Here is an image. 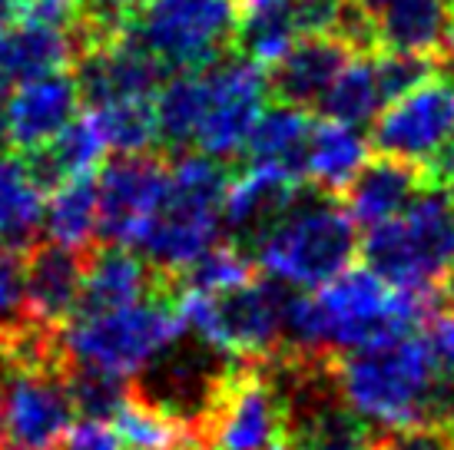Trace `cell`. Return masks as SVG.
Instances as JSON below:
<instances>
[{"label": "cell", "mask_w": 454, "mask_h": 450, "mask_svg": "<svg viewBox=\"0 0 454 450\" xmlns=\"http://www.w3.org/2000/svg\"><path fill=\"white\" fill-rule=\"evenodd\" d=\"M24 7H27V0H0V27L17 20V17L24 13Z\"/></svg>", "instance_id": "ab89813d"}, {"label": "cell", "mask_w": 454, "mask_h": 450, "mask_svg": "<svg viewBox=\"0 0 454 450\" xmlns=\"http://www.w3.org/2000/svg\"><path fill=\"white\" fill-rule=\"evenodd\" d=\"M379 450H454V438L438 421H431L404 431H388L385 438H379Z\"/></svg>", "instance_id": "d590c367"}, {"label": "cell", "mask_w": 454, "mask_h": 450, "mask_svg": "<svg viewBox=\"0 0 454 450\" xmlns=\"http://www.w3.org/2000/svg\"><path fill=\"white\" fill-rule=\"evenodd\" d=\"M312 133H316V123L309 120L302 106L278 103L272 110H265L255 126L249 150H246L249 163L278 169L292 179H305V156H309Z\"/></svg>", "instance_id": "d4e9b609"}, {"label": "cell", "mask_w": 454, "mask_h": 450, "mask_svg": "<svg viewBox=\"0 0 454 450\" xmlns=\"http://www.w3.org/2000/svg\"><path fill=\"white\" fill-rule=\"evenodd\" d=\"M129 30L169 70H209L239 40V0H146Z\"/></svg>", "instance_id": "ba28073f"}, {"label": "cell", "mask_w": 454, "mask_h": 450, "mask_svg": "<svg viewBox=\"0 0 454 450\" xmlns=\"http://www.w3.org/2000/svg\"><path fill=\"white\" fill-rule=\"evenodd\" d=\"M332 377L341 400L368 424L385 431L438 421L448 394L434 341L418 331L379 338L365 348L335 354Z\"/></svg>", "instance_id": "7a4b0ae2"}, {"label": "cell", "mask_w": 454, "mask_h": 450, "mask_svg": "<svg viewBox=\"0 0 454 450\" xmlns=\"http://www.w3.org/2000/svg\"><path fill=\"white\" fill-rule=\"evenodd\" d=\"M43 236L51 245L70 249L76 255L93 249L100 238V196L97 182L74 179L51 192L47 213H43Z\"/></svg>", "instance_id": "4316f807"}, {"label": "cell", "mask_w": 454, "mask_h": 450, "mask_svg": "<svg viewBox=\"0 0 454 450\" xmlns=\"http://www.w3.org/2000/svg\"><path fill=\"white\" fill-rule=\"evenodd\" d=\"M444 63L454 70V13H451V27H448V43H444Z\"/></svg>", "instance_id": "b9f144b4"}, {"label": "cell", "mask_w": 454, "mask_h": 450, "mask_svg": "<svg viewBox=\"0 0 454 450\" xmlns=\"http://www.w3.org/2000/svg\"><path fill=\"white\" fill-rule=\"evenodd\" d=\"M448 291H451V299H454V278H451V285H448Z\"/></svg>", "instance_id": "7dc6e473"}, {"label": "cell", "mask_w": 454, "mask_h": 450, "mask_svg": "<svg viewBox=\"0 0 454 450\" xmlns=\"http://www.w3.org/2000/svg\"><path fill=\"white\" fill-rule=\"evenodd\" d=\"M365 265L402 291H444L454 278V189H425L411 209L368 229Z\"/></svg>", "instance_id": "5b68a950"}, {"label": "cell", "mask_w": 454, "mask_h": 450, "mask_svg": "<svg viewBox=\"0 0 454 450\" xmlns=\"http://www.w3.org/2000/svg\"><path fill=\"white\" fill-rule=\"evenodd\" d=\"M64 377L67 388H70V398H74V407L80 417H116V411L129 400L133 391L127 388V381L116 375H103V371H93V368H74V364H64Z\"/></svg>", "instance_id": "d6a6232c"}, {"label": "cell", "mask_w": 454, "mask_h": 450, "mask_svg": "<svg viewBox=\"0 0 454 450\" xmlns=\"http://www.w3.org/2000/svg\"><path fill=\"white\" fill-rule=\"evenodd\" d=\"M442 291L391 288L368 265L348 268L316 295H292L286 351L335 358L402 331H418L438 312Z\"/></svg>", "instance_id": "6da1fadb"}, {"label": "cell", "mask_w": 454, "mask_h": 450, "mask_svg": "<svg viewBox=\"0 0 454 450\" xmlns=\"http://www.w3.org/2000/svg\"><path fill=\"white\" fill-rule=\"evenodd\" d=\"M302 40V27L295 20V4L269 7V11H249L239 24V50L253 63L276 66L286 53Z\"/></svg>", "instance_id": "4dcf8cb0"}, {"label": "cell", "mask_w": 454, "mask_h": 450, "mask_svg": "<svg viewBox=\"0 0 454 450\" xmlns=\"http://www.w3.org/2000/svg\"><path fill=\"white\" fill-rule=\"evenodd\" d=\"M206 70H186L166 80L156 89L153 106H156V126H160V143L169 150H186L200 139L202 120H206Z\"/></svg>", "instance_id": "83f0119b"}, {"label": "cell", "mask_w": 454, "mask_h": 450, "mask_svg": "<svg viewBox=\"0 0 454 450\" xmlns=\"http://www.w3.org/2000/svg\"><path fill=\"white\" fill-rule=\"evenodd\" d=\"M226 163L206 152L176 156L169 166L163 206L137 245L143 259L163 275L190 272L206 252L219 245V232L226 229Z\"/></svg>", "instance_id": "3957f363"}, {"label": "cell", "mask_w": 454, "mask_h": 450, "mask_svg": "<svg viewBox=\"0 0 454 450\" xmlns=\"http://www.w3.org/2000/svg\"><path fill=\"white\" fill-rule=\"evenodd\" d=\"M4 450H64L74 427V398L64 361L7 364L4 371Z\"/></svg>", "instance_id": "30bf717a"}, {"label": "cell", "mask_w": 454, "mask_h": 450, "mask_svg": "<svg viewBox=\"0 0 454 450\" xmlns=\"http://www.w3.org/2000/svg\"><path fill=\"white\" fill-rule=\"evenodd\" d=\"M169 186V166L150 152L114 156L97 175L100 196V238L110 245L137 249L153 215L160 213Z\"/></svg>", "instance_id": "7c38bea8"}, {"label": "cell", "mask_w": 454, "mask_h": 450, "mask_svg": "<svg viewBox=\"0 0 454 450\" xmlns=\"http://www.w3.org/2000/svg\"><path fill=\"white\" fill-rule=\"evenodd\" d=\"M27 318L24 312V259L0 245V328Z\"/></svg>", "instance_id": "e575fe53"}, {"label": "cell", "mask_w": 454, "mask_h": 450, "mask_svg": "<svg viewBox=\"0 0 454 450\" xmlns=\"http://www.w3.org/2000/svg\"><path fill=\"white\" fill-rule=\"evenodd\" d=\"M299 179L269 169V166H253L239 175L229 179L226 189V229H232L242 238H259L272 225L289 213L299 202Z\"/></svg>", "instance_id": "ffe728a7"}, {"label": "cell", "mask_w": 454, "mask_h": 450, "mask_svg": "<svg viewBox=\"0 0 454 450\" xmlns=\"http://www.w3.org/2000/svg\"><path fill=\"white\" fill-rule=\"evenodd\" d=\"M0 450H4V388H0Z\"/></svg>", "instance_id": "f6af8a7d"}, {"label": "cell", "mask_w": 454, "mask_h": 450, "mask_svg": "<svg viewBox=\"0 0 454 450\" xmlns=\"http://www.w3.org/2000/svg\"><path fill=\"white\" fill-rule=\"evenodd\" d=\"M93 4H100V7H106V11H114L123 17L127 11H139L146 0H93Z\"/></svg>", "instance_id": "60d3db41"}, {"label": "cell", "mask_w": 454, "mask_h": 450, "mask_svg": "<svg viewBox=\"0 0 454 450\" xmlns=\"http://www.w3.org/2000/svg\"><path fill=\"white\" fill-rule=\"evenodd\" d=\"M153 291H156V268L123 245H106L103 252L87 255L80 312L129 308L153 299Z\"/></svg>", "instance_id": "44dd1931"}, {"label": "cell", "mask_w": 454, "mask_h": 450, "mask_svg": "<svg viewBox=\"0 0 454 450\" xmlns=\"http://www.w3.org/2000/svg\"><path fill=\"white\" fill-rule=\"evenodd\" d=\"M454 139V87L442 76L395 100L379 116L372 143L381 156L428 166Z\"/></svg>", "instance_id": "4fadbf2b"}, {"label": "cell", "mask_w": 454, "mask_h": 450, "mask_svg": "<svg viewBox=\"0 0 454 450\" xmlns=\"http://www.w3.org/2000/svg\"><path fill=\"white\" fill-rule=\"evenodd\" d=\"M206 120L196 146L219 163H229L249 150L272 83L249 57H226L206 70Z\"/></svg>", "instance_id": "8fae6325"}, {"label": "cell", "mask_w": 454, "mask_h": 450, "mask_svg": "<svg viewBox=\"0 0 454 450\" xmlns=\"http://www.w3.org/2000/svg\"><path fill=\"white\" fill-rule=\"evenodd\" d=\"M388 103L391 100L379 74V57L362 53L358 60H352L341 70L335 87L328 89L322 110L328 112V120H339V123L362 129L368 123H379V116L388 110Z\"/></svg>", "instance_id": "f1b7e54d"}, {"label": "cell", "mask_w": 454, "mask_h": 450, "mask_svg": "<svg viewBox=\"0 0 454 450\" xmlns=\"http://www.w3.org/2000/svg\"><path fill=\"white\" fill-rule=\"evenodd\" d=\"M186 331L173 301L146 299L114 312H76L60 328L64 364L93 368L129 381L139 377Z\"/></svg>", "instance_id": "8992f818"}, {"label": "cell", "mask_w": 454, "mask_h": 450, "mask_svg": "<svg viewBox=\"0 0 454 450\" xmlns=\"http://www.w3.org/2000/svg\"><path fill=\"white\" fill-rule=\"evenodd\" d=\"M80 60V34L17 17L0 27V80L7 87H20L27 80L57 74L67 63Z\"/></svg>", "instance_id": "ac0fdd59"}, {"label": "cell", "mask_w": 454, "mask_h": 450, "mask_svg": "<svg viewBox=\"0 0 454 450\" xmlns=\"http://www.w3.org/2000/svg\"><path fill=\"white\" fill-rule=\"evenodd\" d=\"M434 351H438V358H442L444 368H451L454 375V312L442 314L438 318V325H434Z\"/></svg>", "instance_id": "74e56055"}, {"label": "cell", "mask_w": 454, "mask_h": 450, "mask_svg": "<svg viewBox=\"0 0 454 450\" xmlns=\"http://www.w3.org/2000/svg\"><path fill=\"white\" fill-rule=\"evenodd\" d=\"M253 282V262L236 245H215L186 272V288L206 295H226Z\"/></svg>", "instance_id": "836d02e7"}, {"label": "cell", "mask_w": 454, "mask_h": 450, "mask_svg": "<svg viewBox=\"0 0 454 450\" xmlns=\"http://www.w3.org/2000/svg\"><path fill=\"white\" fill-rule=\"evenodd\" d=\"M289 291L269 278L226 295H206L179 285L173 308L190 335L200 338L206 348L226 354L229 361H269L282 354L289 338Z\"/></svg>", "instance_id": "52a82bcc"}, {"label": "cell", "mask_w": 454, "mask_h": 450, "mask_svg": "<svg viewBox=\"0 0 454 450\" xmlns=\"http://www.w3.org/2000/svg\"><path fill=\"white\" fill-rule=\"evenodd\" d=\"M372 143L358 126L325 120L316 126L309 156H305V179L328 196H339L355 182V175L368 166Z\"/></svg>", "instance_id": "cb8c5ba5"}, {"label": "cell", "mask_w": 454, "mask_h": 450, "mask_svg": "<svg viewBox=\"0 0 454 450\" xmlns=\"http://www.w3.org/2000/svg\"><path fill=\"white\" fill-rule=\"evenodd\" d=\"M192 440L202 450H286V404L265 361H232Z\"/></svg>", "instance_id": "9c48e42d"}, {"label": "cell", "mask_w": 454, "mask_h": 450, "mask_svg": "<svg viewBox=\"0 0 454 450\" xmlns=\"http://www.w3.org/2000/svg\"><path fill=\"white\" fill-rule=\"evenodd\" d=\"M451 0H385L372 13L379 50L438 57L448 43Z\"/></svg>", "instance_id": "7402d4cb"}, {"label": "cell", "mask_w": 454, "mask_h": 450, "mask_svg": "<svg viewBox=\"0 0 454 450\" xmlns=\"http://www.w3.org/2000/svg\"><path fill=\"white\" fill-rule=\"evenodd\" d=\"M428 173L415 163H404L395 156L368 159V166L355 175V182L345 189V209L365 229L385 225L411 209V202L425 192Z\"/></svg>", "instance_id": "d6986e66"}, {"label": "cell", "mask_w": 454, "mask_h": 450, "mask_svg": "<svg viewBox=\"0 0 454 450\" xmlns=\"http://www.w3.org/2000/svg\"><path fill=\"white\" fill-rule=\"evenodd\" d=\"M64 450H127L120 431L114 421H100V417H80L74 421L70 434H67Z\"/></svg>", "instance_id": "8d00e7d4"}, {"label": "cell", "mask_w": 454, "mask_h": 450, "mask_svg": "<svg viewBox=\"0 0 454 450\" xmlns=\"http://www.w3.org/2000/svg\"><path fill=\"white\" fill-rule=\"evenodd\" d=\"M11 143V129H7V120H4V110H0V159H4V146Z\"/></svg>", "instance_id": "7bdbcfd3"}, {"label": "cell", "mask_w": 454, "mask_h": 450, "mask_svg": "<svg viewBox=\"0 0 454 450\" xmlns=\"http://www.w3.org/2000/svg\"><path fill=\"white\" fill-rule=\"evenodd\" d=\"M87 262L60 245H34L24 259V312L43 328H60L80 312Z\"/></svg>", "instance_id": "2e32d148"}, {"label": "cell", "mask_w": 454, "mask_h": 450, "mask_svg": "<svg viewBox=\"0 0 454 450\" xmlns=\"http://www.w3.org/2000/svg\"><path fill=\"white\" fill-rule=\"evenodd\" d=\"M80 100H83V89L76 83V76L64 74V70L13 87L4 103L11 143L24 152L53 143L76 120Z\"/></svg>", "instance_id": "9a60e30c"}, {"label": "cell", "mask_w": 454, "mask_h": 450, "mask_svg": "<svg viewBox=\"0 0 454 450\" xmlns=\"http://www.w3.org/2000/svg\"><path fill=\"white\" fill-rule=\"evenodd\" d=\"M43 186L27 159H0V245L20 252L34 249V236L43 229Z\"/></svg>", "instance_id": "484cf974"}, {"label": "cell", "mask_w": 454, "mask_h": 450, "mask_svg": "<svg viewBox=\"0 0 454 450\" xmlns=\"http://www.w3.org/2000/svg\"><path fill=\"white\" fill-rule=\"evenodd\" d=\"M106 152L110 143L103 136L97 116H76L60 136L40 146V150L27 152V163L34 169L43 189H57L74 179H90L106 166Z\"/></svg>", "instance_id": "603a6c76"}, {"label": "cell", "mask_w": 454, "mask_h": 450, "mask_svg": "<svg viewBox=\"0 0 454 450\" xmlns=\"http://www.w3.org/2000/svg\"><path fill=\"white\" fill-rule=\"evenodd\" d=\"M355 4H358V7H365L368 13H375L381 7V4H385V0H355Z\"/></svg>", "instance_id": "ee69618b"}, {"label": "cell", "mask_w": 454, "mask_h": 450, "mask_svg": "<svg viewBox=\"0 0 454 450\" xmlns=\"http://www.w3.org/2000/svg\"><path fill=\"white\" fill-rule=\"evenodd\" d=\"M355 225L345 202L316 189V196H299L289 213L255 238V262L278 285L318 291L352 268L358 255Z\"/></svg>", "instance_id": "277c9868"}, {"label": "cell", "mask_w": 454, "mask_h": 450, "mask_svg": "<svg viewBox=\"0 0 454 450\" xmlns=\"http://www.w3.org/2000/svg\"><path fill=\"white\" fill-rule=\"evenodd\" d=\"M100 123L103 136L116 156H133V152H150L153 143H160V126H156V106L153 100L116 103L93 110Z\"/></svg>", "instance_id": "1f68e13d"}, {"label": "cell", "mask_w": 454, "mask_h": 450, "mask_svg": "<svg viewBox=\"0 0 454 450\" xmlns=\"http://www.w3.org/2000/svg\"><path fill=\"white\" fill-rule=\"evenodd\" d=\"M160 74L163 63L133 37V30L93 43L76 60V83L93 110L150 100L160 89Z\"/></svg>", "instance_id": "5bb4252c"}, {"label": "cell", "mask_w": 454, "mask_h": 450, "mask_svg": "<svg viewBox=\"0 0 454 450\" xmlns=\"http://www.w3.org/2000/svg\"><path fill=\"white\" fill-rule=\"evenodd\" d=\"M114 427L127 444V450H169L192 438V431L183 421H176L160 404L146 400L139 391L129 394V400L116 411Z\"/></svg>", "instance_id": "f546056e"}, {"label": "cell", "mask_w": 454, "mask_h": 450, "mask_svg": "<svg viewBox=\"0 0 454 450\" xmlns=\"http://www.w3.org/2000/svg\"><path fill=\"white\" fill-rule=\"evenodd\" d=\"M352 63V43H345L341 37H302L292 47L282 60L272 66V93L278 103L289 106H322L328 97V89L335 87V80L341 70Z\"/></svg>", "instance_id": "e0dca14e"}, {"label": "cell", "mask_w": 454, "mask_h": 450, "mask_svg": "<svg viewBox=\"0 0 454 450\" xmlns=\"http://www.w3.org/2000/svg\"><path fill=\"white\" fill-rule=\"evenodd\" d=\"M438 424L448 431L454 438V384H448V394H444V404H442V417H438Z\"/></svg>", "instance_id": "f35d334b"}, {"label": "cell", "mask_w": 454, "mask_h": 450, "mask_svg": "<svg viewBox=\"0 0 454 450\" xmlns=\"http://www.w3.org/2000/svg\"><path fill=\"white\" fill-rule=\"evenodd\" d=\"M169 450H202V447H200V444H196V440L190 438V440H183L179 447H169Z\"/></svg>", "instance_id": "bcb514c9"}]
</instances>
